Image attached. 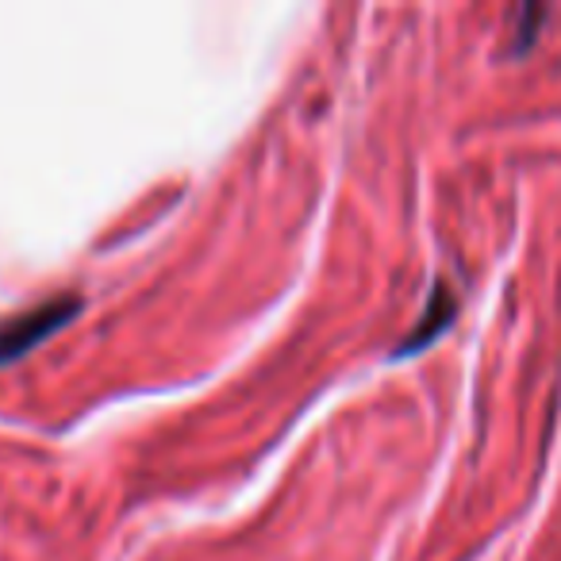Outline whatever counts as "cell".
Wrapping results in <instances>:
<instances>
[{
    "instance_id": "2",
    "label": "cell",
    "mask_w": 561,
    "mask_h": 561,
    "mask_svg": "<svg viewBox=\"0 0 561 561\" xmlns=\"http://www.w3.org/2000/svg\"><path fill=\"white\" fill-rule=\"evenodd\" d=\"M450 316H454V297H450V289H446V285H435V297H431L427 320H423V328H420V331H412V335H408V343L400 346V354H412V351H420V346H427V343H431V335H435L438 328H446V323H450Z\"/></svg>"
},
{
    "instance_id": "1",
    "label": "cell",
    "mask_w": 561,
    "mask_h": 561,
    "mask_svg": "<svg viewBox=\"0 0 561 561\" xmlns=\"http://www.w3.org/2000/svg\"><path fill=\"white\" fill-rule=\"evenodd\" d=\"M78 297H62V300H47L39 308H27L20 316H9L0 323V366L12 358H20L24 351H32L35 343L50 335V331L66 328V323L78 316Z\"/></svg>"
}]
</instances>
